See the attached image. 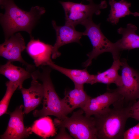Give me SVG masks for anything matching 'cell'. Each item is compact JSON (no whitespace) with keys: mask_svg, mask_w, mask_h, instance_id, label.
I'll return each instance as SVG.
<instances>
[{"mask_svg":"<svg viewBox=\"0 0 139 139\" xmlns=\"http://www.w3.org/2000/svg\"><path fill=\"white\" fill-rule=\"evenodd\" d=\"M121 60L122 85L116 89L126 101L134 102L139 99V71L129 66L126 59Z\"/></svg>","mask_w":139,"mask_h":139,"instance_id":"cell-7","label":"cell"},{"mask_svg":"<svg viewBox=\"0 0 139 139\" xmlns=\"http://www.w3.org/2000/svg\"><path fill=\"white\" fill-rule=\"evenodd\" d=\"M24 39L19 32L15 34L0 45V56L12 62H18L26 67L30 72L34 68V65L30 64L22 58V53L26 49Z\"/></svg>","mask_w":139,"mask_h":139,"instance_id":"cell-8","label":"cell"},{"mask_svg":"<svg viewBox=\"0 0 139 139\" xmlns=\"http://www.w3.org/2000/svg\"><path fill=\"white\" fill-rule=\"evenodd\" d=\"M1 8L5 10L0 14V23L5 39L17 32L24 31L32 36V30L41 16L46 12L44 7L36 6L30 11H24L19 8L14 0H0Z\"/></svg>","mask_w":139,"mask_h":139,"instance_id":"cell-1","label":"cell"},{"mask_svg":"<svg viewBox=\"0 0 139 139\" xmlns=\"http://www.w3.org/2000/svg\"><path fill=\"white\" fill-rule=\"evenodd\" d=\"M124 98L116 90H108L96 97H91L82 109L85 115L88 117L102 114L110 108V106Z\"/></svg>","mask_w":139,"mask_h":139,"instance_id":"cell-9","label":"cell"},{"mask_svg":"<svg viewBox=\"0 0 139 139\" xmlns=\"http://www.w3.org/2000/svg\"><path fill=\"white\" fill-rule=\"evenodd\" d=\"M41 67V70H34L31 73L32 79L39 80L42 82L44 90L42 108L40 110H35L33 112V115L35 117L40 118L53 115L59 119H63L67 115L51 79V68L44 66Z\"/></svg>","mask_w":139,"mask_h":139,"instance_id":"cell-3","label":"cell"},{"mask_svg":"<svg viewBox=\"0 0 139 139\" xmlns=\"http://www.w3.org/2000/svg\"><path fill=\"white\" fill-rule=\"evenodd\" d=\"M124 98L113 105L104 113L94 116L98 139H123L126 122L129 118L130 105L125 106Z\"/></svg>","mask_w":139,"mask_h":139,"instance_id":"cell-2","label":"cell"},{"mask_svg":"<svg viewBox=\"0 0 139 139\" xmlns=\"http://www.w3.org/2000/svg\"><path fill=\"white\" fill-rule=\"evenodd\" d=\"M84 113L81 109L74 112L70 117L55 119L54 123L58 127L67 128L71 135L75 139H98L94 117L86 116Z\"/></svg>","mask_w":139,"mask_h":139,"instance_id":"cell-5","label":"cell"},{"mask_svg":"<svg viewBox=\"0 0 139 139\" xmlns=\"http://www.w3.org/2000/svg\"><path fill=\"white\" fill-rule=\"evenodd\" d=\"M53 46L44 42L39 39L30 37L26 48V51L33 60L37 67L45 66L51 60Z\"/></svg>","mask_w":139,"mask_h":139,"instance_id":"cell-12","label":"cell"},{"mask_svg":"<svg viewBox=\"0 0 139 139\" xmlns=\"http://www.w3.org/2000/svg\"><path fill=\"white\" fill-rule=\"evenodd\" d=\"M52 24L55 31L56 37L51 55L52 58L55 59L61 54L58 51L60 47L71 43H80V40L84 35L83 32L77 31L75 27L71 25L65 24L63 26H58L54 20L52 21Z\"/></svg>","mask_w":139,"mask_h":139,"instance_id":"cell-11","label":"cell"},{"mask_svg":"<svg viewBox=\"0 0 139 139\" xmlns=\"http://www.w3.org/2000/svg\"><path fill=\"white\" fill-rule=\"evenodd\" d=\"M88 4L71 2H60L64 10L65 14V24L75 27L84 21L92 18L93 15H99L100 10L107 7L105 1H103L98 4H95L92 0H88Z\"/></svg>","mask_w":139,"mask_h":139,"instance_id":"cell-6","label":"cell"},{"mask_svg":"<svg viewBox=\"0 0 139 139\" xmlns=\"http://www.w3.org/2000/svg\"><path fill=\"white\" fill-rule=\"evenodd\" d=\"M6 89L5 94L0 102V116L6 113L11 99L19 86L16 84L9 81L6 83Z\"/></svg>","mask_w":139,"mask_h":139,"instance_id":"cell-21","label":"cell"},{"mask_svg":"<svg viewBox=\"0 0 139 139\" xmlns=\"http://www.w3.org/2000/svg\"><path fill=\"white\" fill-rule=\"evenodd\" d=\"M122 65L121 60L119 59L114 60L111 67L106 71L102 72H98L94 75L93 84L101 83L107 84H115L118 87L122 85L121 75L118 73Z\"/></svg>","mask_w":139,"mask_h":139,"instance_id":"cell-18","label":"cell"},{"mask_svg":"<svg viewBox=\"0 0 139 139\" xmlns=\"http://www.w3.org/2000/svg\"><path fill=\"white\" fill-rule=\"evenodd\" d=\"M74 89L65 93V96L61 99L66 114L70 113L75 109L83 107L91 97L84 91V85H74Z\"/></svg>","mask_w":139,"mask_h":139,"instance_id":"cell-14","label":"cell"},{"mask_svg":"<svg viewBox=\"0 0 139 139\" xmlns=\"http://www.w3.org/2000/svg\"><path fill=\"white\" fill-rule=\"evenodd\" d=\"M46 66H48L64 75L71 80L74 85L93 84L94 75L90 74L86 68L82 70L67 68L56 64L52 60L48 62Z\"/></svg>","mask_w":139,"mask_h":139,"instance_id":"cell-15","label":"cell"},{"mask_svg":"<svg viewBox=\"0 0 139 139\" xmlns=\"http://www.w3.org/2000/svg\"><path fill=\"white\" fill-rule=\"evenodd\" d=\"M30 128L32 132L44 139L53 136L56 133L54 123L48 116L41 117L36 120Z\"/></svg>","mask_w":139,"mask_h":139,"instance_id":"cell-20","label":"cell"},{"mask_svg":"<svg viewBox=\"0 0 139 139\" xmlns=\"http://www.w3.org/2000/svg\"><path fill=\"white\" fill-rule=\"evenodd\" d=\"M123 139H139V123L125 131Z\"/></svg>","mask_w":139,"mask_h":139,"instance_id":"cell-22","label":"cell"},{"mask_svg":"<svg viewBox=\"0 0 139 139\" xmlns=\"http://www.w3.org/2000/svg\"><path fill=\"white\" fill-rule=\"evenodd\" d=\"M12 62L8 61L0 67V74L4 76L9 81L22 88L24 81L31 77V72L20 67L16 66Z\"/></svg>","mask_w":139,"mask_h":139,"instance_id":"cell-17","label":"cell"},{"mask_svg":"<svg viewBox=\"0 0 139 139\" xmlns=\"http://www.w3.org/2000/svg\"><path fill=\"white\" fill-rule=\"evenodd\" d=\"M22 94L24 102V112L28 114L34 110L41 102L44 96L42 84L32 79L31 85L28 89L23 87L20 89Z\"/></svg>","mask_w":139,"mask_h":139,"instance_id":"cell-13","label":"cell"},{"mask_svg":"<svg viewBox=\"0 0 139 139\" xmlns=\"http://www.w3.org/2000/svg\"><path fill=\"white\" fill-rule=\"evenodd\" d=\"M109 4L110 10L107 21L113 25L117 24L120 18L132 14V12L129 9L131 3L126 0L117 1L115 0H109Z\"/></svg>","mask_w":139,"mask_h":139,"instance_id":"cell-19","label":"cell"},{"mask_svg":"<svg viewBox=\"0 0 139 139\" xmlns=\"http://www.w3.org/2000/svg\"><path fill=\"white\" fill-rule=\"evenodd\" d=\"M23 109L24 106L21 105L11 113L7 128L0 139H23L32 133L30 127H25L24 126Z\"/></svg>","mask_w":139,"mask_h":139,"instance_id":"cell-10","label":"cell"},{"mask_svg":"<svg viewBox=\"0 0 139 139\" xmlns=\"http://www.w3.org/2000/svg\"><path fill=\"white\" fill-rule=\"evenodd\" d=\"M132 15L135 16L139 17V13L138 12H136L134 13H132Z\"/></svg>","mask_w":139,"mask_h":139,"instance_id":"cell-25","label":"cell"},{"mask_svg":"<svg viewBox=\"0 0 139 139\" xmlns=\"http://www.w3.org/2000/svg\"><path fill=\"white\" fill-rule=\"evenodd\" d=\"M81 24L85 28L83 32L84 36L88 37L93 47L92 51L87 54L88 58L83 63V66L87 67L90 65L93 59L106 52L112 54L114 60L119 59L120 51L116 42H111L105 36L100 29V24H95L90 19Z\"/></svg>","mask_w":139,"mask_h":139,"instance_id":"cell-4","label":"cell"},{"mask_svg":"<svg viewBox=\"0 0 139 139\" xmlns=\"http://www.w3.org/2000/svg\"><path fill=\"white\" fill-rule=\"evenodd\" d=\"M129 118H133L139 121V99L129 106Z\"/></svg>","mask_w":139,"mask_h":139,"instance_id":"cell-23","label":"cell"},{"mask_svg":"<svg viewBox=\"0 0 139 139\" xmlns=\"http://www.w3.org/2000/svg\"><path fill=\"white\" fill-rule=\"evenodd\" d=\"M137 29L136 26L131 23L127 24L125 28L118 29V33L122 35L121 38L116 42L120 51L139 48V35L136 33Z\"/></svg>","mask_w":139,"mask_h":139,"instance_id":"cell-16","label":"cell"},{"mask_svg":"<svg viewBox=\"0 0 139 139\" xmlns=\"http://www.w3.org/2000/svg\"><path fill=\"white\" fill-rule=\"evenodd\" d=\"M59 133L55 138V139H72V137L68 135L65 130V128L60 127Z\"/></svg>","mask_w":139,"mask_h":139,"instance_id":"cell-24","label":"cell"}]
</instances>
